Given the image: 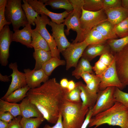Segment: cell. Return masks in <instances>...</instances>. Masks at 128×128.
Masks as SVG:
<instances>
[{
	"label": "cell",
	"mask_w": 128,
	"mask_h": 128,
	"mask_svg": "<svg viewBox=\"0 0 128 128\" xmlns=\"http://www.w3.org/2000/svg\"><path fill=\"white\" fill-rule=\"evenodd\" d=\"M68 91L53 78L39 87L30 89L27 97L36 106L45 119L50 123L55 124Z\"/></svg>",
	"instance_id": "cell-1"
},
{
	"label": "cell",
	"mask_w": 128,
	"mask_h": 128,
	"mask_svg": "<svg viewBox=\"0 0 128 128\" xmlns=\"http://www.w3.org/2000/svg\"><path fill=\"white\" fill-rule=\"evenodd\" d=\"M104 124L128 128V109L121 103L116 101L110 108L92 117L88 126H95L93 128H96Z\"/></svg>",
	"instance_id": "cell-2"
},
{
	"label": "cell",
	"mask_w": 128,
	"mask_h": 128,
	"mask_svg": "<svg viewBox=\"0 0 128 128\" xmlns=\"http://www.w3.org/2000/svg\"><path fill=\"white\" fill-rule=\"evenodd\" d=\"M89 108L83 107L82 102L70 101L65 100L60 112L64 128H81Z\"/></svg>",
	"instance_id": "cell-3"
},
{
	"label": "cell",
	"mask_w": 128,
	"mask_h": 128,
	"mask_svg": "<svg viewBox=\"0 0 128 128\" xmlns=\"http://www.w3.org/2000/svg\"><path fill=\"white\" fill-rule=\"evenodd\" d=\"M72 5L73 10L65 19L63 23L67 29L64 30L66 34H69L70 29L76 32L77 36L72 43L82 42L85 40V35L80 23L84 4V0H69Z\"/></svg>",
	"instance_id": "cell-4"
},
{
	"label": "cell",
	"mask_w": 128,
	"mask_h": 128,
	"mask_svg": "<svg viewBox=\"0 0 128 128\" xmlns=\"http://www.w3.org/2000/svg\"><path fill=\"white\" fill-rule=\"evenodd\" d=\"M21 0H8L6 4L5 15L6 19L12 24L14 31L24 27L28 23L23 10Z\"/></svg>",
	"instance_id": "cell-5"
},
{
	"label": "cell",
	"mask_w": 128,
	"mask_h": 128,
	"mask_svg": "<svg viewBox=\"0 0 128 128\" xmlns=\"http://www.w3.org/2000/svg\"><path fill=\"white\" fill-rule=\"evenodd\" d=\"M50 21L48 16L44 14L39 15L36 18L35 23V30L38 32L47 42L51 52L52 57L60 59V53L58 49L55 41L53 36L50 35L46 28Z\"/></svg>",
	"instance_id": "cell-6"
},
{
	"label": "cell",
	"mask_w": 128,
	"mask_h": 128,
	"mask_svg": "<svg viewBox=\"0 0 128 128\" xmlns=\"http://www.w3.org/2000/svg\"><path fill=\"white\" fill-rule=\"evenodd\" d=\"M107 20V17L104 9L98 11H92L85 10L82 8L80 23L85 37L89 31L101 23Z\"/></svg>",
	"instance_id": "cell-7"
},
{
	"label": "cell",
	"mask_w": 128,
	"mask_h": 128,
	"mask_svg": "<svg viewBox=\"0 0 128 128\" xmlns=\"http://www.w3.org/2000/svg\"><path fill=\"white\" fill-rule=\"evenodd\" d=\"M115 88L109 87L104 90L99 91L93 108L92 117L108 110L114 105L116 102L114 95Z\"/></svg>",
	"instance_id": "cell-8"
},
{
	"label": "cell",
	"mask_w": 128,
	"mask_h": 128,
	"mask_svg": "<svg viewBox=\"0 0 128 128\" xmlns=\"http://www.w3.org/2000/svg\"><path fill=\"white\" fill-rule=\"evenodd\" d=\"M88 45L85 40L80 42L71 43L61 53L66 62V70L72 67L75 68L85 49Z\"/></svg>",
	"instance_id": "cell-9"
},
{
	"label": "cell",
	"mask_w": 128,
	"mask_h": 128,
	"mask_svg": "<svg viewBox=\"0 0 128 128\" xmlns=\"http://www.w3.org/2000/svg\"><path fill=\"white\" fill-rule=\"evenodd\" d=\"M100 76L101 81L99 86V91L104 90L107 87L111 86L117 87L122 90L126 86L121 82L118 77L114 57L110 66Z\"/></svg>",
	"instance_id": "cell-10"
},
{
	"label": "cell",
	"mask_w": 128,
	"mask_h": 128,
	"mask_svg": "<svg viewBox=\"0 0 128 128\" xmlns=\"http://www.w3.org/2000/svg\"><path fill=\"white\" fill-rule=\"evenodd\" d=\"M114 55L119 79L122 83L128 86V44Z\"/></svg>",
	"instance_id": "cell-11"
},
{
	"label": "cell",
	"mask_w": 128,
	"mask_h": 128,
	"mask_svg": "<svg viewBox=\"0 0 128 128\" xmlns=\"http://www.w3.org/2000/svg\"><path fill=\"white\" fill-rule=\"evenodd\" d=\"M13 32L8 25L4 26L0 31V63L2 66L7 65L9 56V48L12 41Z\"/></svg>",
	"instance_id": "cell-12"
},
{
	"label": "cell",
	"mask_w": 128,
	"mask_h": 128,
	"mask_svg": "<svg viewBox=\"0 0 128 128\" xmlns=\"http://www.w3.org/2000/svg\"><path fill=\"white\" fill-rule=\"evenodd\" d=\"M28 3L39 14H44L50 18L51 21L58 24L64 23V19L69 15L71 12L66 11L59 13H54L48 10L46 5L40 0H27Z\"/></svg>",
	"instance_id": "cell-13"
},
{
	"label": "cell",
	"mask_w": 128,
	"mask_h": 128,
	"mask_svg": "<svg viewBox=\"0 0 128 128\" xmlns=\"http://www.w3.org/2000/svg\"><path fill=\"white\" fill-rule=\"evenodd\" d=\"M18 67L16 62L11 63L9 65V68L12 71L9 76L11 77L12 80L7 91L1 98L3 100L15 90L27 85L25 73L19 71Z\"/></svg>",
	"instance_id": "cell-14"
},
{
	"label": "cell",
	"mask_w": 128,
	"mask_h": 128,
	"mask_svg": "<svg viewBox=\"0 0 128 128\" xmlns=\"http://www.w3.org/2000/svg\"><path fill=\"white\" fill-rule=\"evenodd\" d=\"M51 27L52 35L56 43L58 49L61 53L71 44L66 37L63 23L58 24L50 21L49 24Z\"/></svg>",
	"instance_id": "cell-15"
},
{
	"label": "cell",
	"mask_w": 128,
	"mask_h": 128,
	"mask_svg": "<svg viewBox=\"0 0 128 128\" xmlns=\"http://www.w3.org/2000/svg\"><path fill=\"white\" fill-rule=\"evenodd\" d=\"M25 73L27 85L30 89L40 87L42 82L45 83L49 80V76L41 69L38 70L29 69L23 70Z\"/></svg>",
	"instance_id": "cell-16"
},
{
	"label": "cell",
	"mask_w": 128,
	"mask_h": 128,
	"mask_svg": "<svg viewBox=\"0 0 128 128\" xmlns=\"http://www.w3.org/2000/svg\"><path fill=\"white\" fill-rule=\"evenodd\" d=\"M111 52L110 48L107 42L101 44L90 45L85 49L82 57L89 62L98 56Z\"/></svg>",
	"instance_id": "cell-17"
},
{
	"label": "cell",
	"mask_w": 128,
	"mask_h": 128,
	"mask_svg": "<svg viewBox=\"0 0 128 128\" xmlns=\"http://www.w3.org/2000/svg\"><path fill=\"white\" fill-rule=\"evenodd\" d=\"M31 25L28 23L22 29L14 31L12 35V41L19 42L28 48H33L31 45Z\"/></svg>",
	"instance_id": "cell-18"
},
{
	"label": "cell",
	"mask_w": 128,
	"mask_h": 128,
	"mask_svg": "<svg viewBox=\"0 0 128 128\" xmlns=\"http://www.w3.org/2000/svg\"><path fill=\"white\" fill-rule=\"evenodd\" d=\"M19 104L21 115L22 118L43 117L36 106L31 103L27 97L24 98Z\"/></svg>",
	"instance_id": "cell-19"
},
{
	"label": "cell",
	"mask_w": 128,
	"mask_h": 128,
	"mask_svg": "<svg viewBox=\"0 0 128 128\" xmlns=\"http://www.w3.org/2000/svg\"><path fill=\"white\" fill-rule=\"evenodd\" d=\"M108 21L114 25L117 24L128 18V9L122 6L104 9Z\"/></svg>",
	"instance_id": "cell-20"
},
{
	"label": "cell",
	"mask_w": 128,
	"mask_h": 128,
	"mask_svg": "<svg viewBox=\"0 0 128 128\" xmlns=\"http://www.w3.org/2000/svg\"><path fill=\"white\" fill-rule=\"evenodd\" d=\"M80 90V96L82 106L84 108H93L96 101L97 94H93L89 91L86 85L81 82H77Z\"/></svg>",
	"instance_id": "cell-21"
},
{
	"label": "cell",
	"mask_w": 128,
	"mask_h": 128,
	"mask_svg": "<svg viewBox=\"0 0 128 128\" xmlns=\"http://www.w3.org/2000/svg\"><path fill=\"white\" fill-rule=\"evenodd\" d=\"M114 58V54L111 52L100 56L99 60L92 67L96 75L99 76L101 75L110 66Z\"/></svg>",
	"instance_id": "cell-22"
},
{
	"label": "cell",
	"mask_w": 128,
	"mask_h": 128,
	"mask_svg": "<svg viewBox=\"0 0 128 128\" xmlns=\"http://www.w3.org/2000/svg\"><path fill=\"white\" fill-rule=\"evenodd\" d=\"M114 25L107 20L101 23L93 28L98 31L107 40L118 37L114 31Z\"/></svg>",
	"instance_id": "cell-23"
},
{
	"label": "cell",
	"mask_w": 128,
	"mask_h": 128,
	"mask_svg": "<svg viewBox=\"0 0 128 128\" xmlns=\"http://www.w3.org/2000/svg\"><path fill=\"white\" fill-rule=\"evenodd\" d=\"M33 56L35 60L34 69L38 70L41 69L44 64L52 57L50 51H46L43 50L34 49Z\"/></svg>",
	"instance_id": "cell-24"
},
{
	"label": "cell",
	"mask_w": 128,
	"mask_h": 128,
	"mask_svg": "<svg viewBox=\"0 0 128 128\" xmlns=\"http://www.w3.org/2000/svg\"><path fill=\"white\" fill-rule=\"evenodd\" d=\"M92 67L89 62L81 57L76 67L72 72V75L77 79L81 77V74L84 72H88L93 74Z\"/></svg>",
	"instance_id": "cell-25"
},
{
	"label": "cell",
	"mask_w": 128,
	"mask_h": 128,
	"mask_svg": "<svg viewBox=\"0 0 128 128\" xmlns=\"http://www.w3.org/2000/svg\"><path fill=\"white\" fill-rule=\"evenodd\" d=\"M41 2L46 5H49L53 9H64L69 12L73 10L72 4L69 0H41Z\"/></svg>",
	"instance_id": "cell-26"
},
{
	"label": "cell",
	"mask_w": 128,
	"mask_h": 128,
	"mask_svg": "<svg viewBox=\"0 0 128 128\" xmlns=\"http://www.w3.org/2000/svg\"><path fill=\"white\" fill-rule=\"evenodd\" d=\"M31 45L34 49H38L50 51L48 45L40 34L34 29L32 30Z\"/></svg>",
	"instance_id": "cell-27"
},
{
	"label": "cell",
	"mask_w": 128,
	"mask_h": 128,
	"mask_svg": "<svg viewBox=\"0 0 128 128\" xmlns=\"http://www.w3.org/2000/svg\"><path fill=\"white\" fill-rule=\"evenodd\" d=\"M84 40L88 45L104 43L107 41L98 31L94 28L87 33Z\"/></svg>",
	"instance_id": "cell-28"
},
{
	"label": "cell",
	"mask_w": 128,
	"mask_h": 128,
	"mask_svg": "<svg viewBox=\"0 0 128 128\" xmlns=\"http://www.w3.org/2000/svg\"><path fill=\"white\" fill-rule=\"evenodd\" d=\"M0 112H9L15 118L21 115L19 104L0 99Z\"/></svg>",
	"instance_id": "cell-29"
},
{
	"label": "cell",
	"mask_w": 128,
	"mask_h": 128,
	"mask_svg": "<svg viewBox=\"0 0 128 128\" xmlns=\"http://www.w3.org/2000/svg\"><path fill=\"white\" fill-rule=\"evenodd\" d=\"M66 64V62L65 60L57 58L52 57L44 64L41 69L46 74L49 76L57 67Z\"/></svg>",
	"instance_id": "cell-30"
},
{
	"label": "cell",
	"mask_w": 128,
	"mask_h": 128,
	"mask_svg": "<svg viewBox=\"0 0 128 128\" xmlns=\"http://www.w3.org/2000/svg\"><path fill=\"white\" fill-rule=\"evenodd\" d=\"M30 89L27 85L18 89L11 93L4 100L8 102L15 103L22 101L27 97V93Z\"/></svg>",
	"instance_id": "cell-31"
},
{
	"label": "cell",
	"mask_w": 128,
	"mask_h": 128,
	"mask_svg": "<svg viewBox=\"0 0 128 128\" xmlns=\"http://www.w3.org/2000/svg\"><path fill=\"white\" fill-rule=\"evenodd\" d=\"M107 43L110 47L111 52L114 54L120 51L128 44V35L119 39L108 40Z\"/></svg>",
	"instance_id": "cell-32"
},
{
	"label": "cell",
	"mask_w": 128,
	"mask_h": 128,
	"mask_svg": "<svg viewBox=\"0 0 128 128\" xmlns=\"http://www.w3.org/2000/svg\"><path fill=\"white\" fill-rule=\"evenodd\" d=\"M23 3L21 5L29 24L34 26L35 19L39 15L28 3L27 0H23Z\"/></svg>",
	"instance_id": "cell-33"
},
{
	"label": "cell",
	"mask_w": 128,
	"mask_h": 128,
	"mask_svg": "<svg viewBox=\"0 0 128 128\" xmlns=\"http://www.w3.org/2000/svg\"><path fill=\"white\" fill-rule=\"evenodd\" d=\"M45 119L43 117L22 118L20 123L22 128H38Z\"/></svg>",
	"instance_id": "cell-34"
},
{
	"label": "cell",
	"mask_w": 128,
	"mask_h": 128,
	"mask_svg": "<svg viewBox=\"0 0 128 128\" xmlns=\"http://www.w3.org/2000/svg\"><path fill=\"white\" fill-rule=\"evenodd\" d=\"M83 9L86 10L97 11L103 9V0H84Z\"/></svg>",
	"instance_id": "cell-35"
},
{
	"label": "cell",
	"mask_w": 128,
	"mask_h": 128,
	"mask_svg": "<svg viewBox=\"0 0 128 128\" xmlns=\"http://www.w3.org/2000/svg\"><path fill=\"white\" fill-rule=\"evenodd\" d=\"M114 31L118 37L121 38L128 35V18L115 25Z\"/></svg>",
	"instance_id": "cell-36"
},
{
	"label": "cell",
	"mask_w": 128,
	"mask_h": 128,
	"mask_svg": "<svg viewBox=\"0 0 128 128\" xmlns=\"http://www.w3.org/2000/svg\"><path fill=\"white\" fill-rule=\"evenodd\" d=\"M80 90L77 82L76 87L72 90L66 92L65 96V100L68 101L77 103L82 102L80 96Z\"/></svg>",
	"instance_id": "cell-37"
},
{
	"label": "cell",
	"mask_w": 128,
	"mask_h": 128,
	"mask_svg": "<svg viewBox=\"0 0 128 128\" xmlns=\"http://www.w3.org/2000/svg\"><path fill=\"white\" fill-rule=\"evenodd\" d=\"M114 95L116 101L121 103L128 109V93L123 91L115 87Z\"/></svg>",
	"instance_id": "cell-38"
},
{
	"label": "cell",
	"mask_w": 128,
	"mask_h": 128,
	"mask_svg": "<svg viewBox=\"0 0 128 128\" xmlns=\"http://www.w3.org/2000/svg\"><path fill=\"white\" fill-rule=\"evenodd\" d=\"M101 81L100 76L96 75L93 79L86 84V87L88 91L92 93L97 94L99 91V86Z\"/></svg>",
	"instance_id": "cell-39"
},
{
	"label": "cell",
	"mask_w": 128,
	"mask_h": 128,
	"mask_svg": "<svg viewBox=\"0 0 128 128\" xmlns=\"http://www.w3.org/2000/svg\"><path fill=\"white\" fill-rule=\"evenodd\" d=\"M121 0H103V9L121 6Z\"/></svg>",
	"instance_id": "cell-40"
},
{
	"label": "cell",
	"mask_w": 128,
	"mask_h": 128,
	"mask_svg": "<svg viewBox=\"0 0 128 128\" xmlns=\"http://www.w3.org/2000/svg\"><path fill=\"white\" fill-rule=\"evenodd\" d=\"M7 3L2 6L0 7V31L5 26L9 25L11 24L10 22L7 20L5 17V10Z\"/></svg>",
	"instance_id": "cell-41"
},
{
	"label": "cell",
	"mask_w": 128,
	"mask_h": 128,
	"mask_svg": "<svg viewBox=\"0 0 128 128\" xmlns=\"http://www.w3.org/2000/svg\"><path fill=\"white\" fill-rule=\"evenodd\" d=\"M14 118V116L9 112H0V120L10 123Z\"/></svg>",
	"instance_id": "cell-42"
},
{
	"label": "cell",
	"mask_w": 128,
	"mask_h": 128,
	"mask_svg": "<svg viewBox=\"0 0 128 128\" xmlns=\"http://www.w3.org/2000/svg\"><path fill=\"white\" fill-rule=\"evenodd\" d=\"M22 118L21 115L14 118L10 123L8 128H22L20 122Z\"/></svg>",
	"instance_id": "cell-43"
},
{
	"label": "cell",
	"mask_w": 128,
	"mask_h": 128,
	"mask_svg": "<svg viewBox=\"0 0 128 128\" xmlns=\"http://www.w3.org/2000/svg\"><path fill=\"white\" fill-rule=\"evenodd\" d=\"M93 108H90L86 114L84 122L81 128H86L88 125L90 120L92 117V114Z\"/></svg>",
	"instance_id": "cell-44"
},
{
	"label": "cell",
	"mask_w": 128,
	"mask_h": 128,
	"mask_svg": "<svg viewBox=\"0 0 128 128\" xmlns=\"http://www.w3.org/2000/svg\"><path fill=\"white\" fill-rule=\"evenodd\" d=\"M62 116L60 112L58 120L55 124L53 126H51L49 125L46 124L43 128H64L62 123Z\"/></svg>",
	"instance_id": "cell-45"
},
{
	"label": "cell",
	"mask_w": 128,
	"mask_h": 128,
	"mask_svg": "<svg viewBox=\"0 0 128 128\" xmlns=\"http://www.w3.org/2000/svg\"><path fill=\"white\" fill-rule=\"evenodd\" d=\"M93 74L88 72H84L82 73L81 77L83 79L86 84L91 82L95 76Z\"/></svg>",
	"instance_id": "cell-46"
},
{
	"label": "cell",
	"mask_w": 128,
	"mask_h": 128,
	"mask_svg": "<svg viewBox=\"0 0 128 128\" xmlns=\"http://www.w3.org/2000/svg\"><path fill=\"white\" fill-rule=\"evenodd\" d=\"M76 87V83L74 81L71 80L69 81L67 89L69 91H70Z\"/></svg>",
	"instance_id": "cell-47"
},
{
	"label": "cell",
	"mask_w": 128,
	"mask_h": 128,
	"mask_svg": "<svg viewBox=\"0 0 128 128\" xmlns=\"http://www.w3.org/2000/svg\"><path fill=\"white\" fill-rule=\"evenodd\" d=\"M68 82L69 81L67 79L63 78L61 80L60 84L62 88H67Z\"/></svg>",
	"instance_id": "cell-48"
},
{
	"label": "cell",
	"mask_w": 128,
	"mask_h": 128,
	"mask_svg": "<svg viewBox=\"0 0 128 128\" xmlns=\"http://www.w3.org/2000/svg\"><path fill=\"white\" fill-rule=\"evenodd\" d=\"M9 77L7 75H3L0 73V80L1 81L8 82L10 81Z\"/></svg>",
	"instance_id": "cell-49"
},
{
	"label": "cell",
	"mask_w": 128,
	"mask_h": 128,
	"mask_svg": "<svg viewBox=\"0 0 128 128\" xmlns=\"http://www.w3.org/2000/svg\"><path fill=\"white\" fill-rule=\"evenodd\" d=\"M10 123L0 120V128H8Z\"/></svg>",
	"instance_id": "cell-50"
},
{
	"label": "cell",
	"mask_w": 128,
	"mask_h": 128,
	"mask_svg": "<svg viewBox=\"0 0 128 128\" xmlns=\"http://www.w3.org/2000/svg\"><path fill=\"white\" fill-rule=\"evenodd\" d=\"M121 6L128 9V0H121Z\"/></svg>",
	"instance_id": "cell-51"
},
{
	"label": "cell",
	"mask_w": 128,
	"mask_h": 128,
	"mask_svg": "<svg viewBox=\"0 0 128 128\" xmlns=\"http://www.w3.org/2000/svg\"><path fill=\"white\" fill-rule=\"evenodd\" d=\"M7 0H0V7H1L6 4L7 2Z\"/></svg>",
	"instance_id": "cell-52"
}]
</instances>
